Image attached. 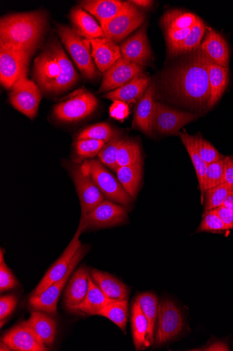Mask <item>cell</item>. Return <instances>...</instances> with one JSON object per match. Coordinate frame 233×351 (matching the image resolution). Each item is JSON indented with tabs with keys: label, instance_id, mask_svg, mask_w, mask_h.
<instances>
[{
	"label": "cell",
	"instance_id": "26",
	"mask_svg": "<svg viewBox=\"0 0 233 351\" xmlns=\"http://www.w3.org/2000/svg\"><path fill=\"white\" fill-rule=\"evenodd\" d=\"M70 19L73 29L82 38L89 40L106 38L102 27L82 8H74Z\"/></svg>",
	"mask_w": 233,
	"mask_h": 351
},
{
	"label": "cell",
	"instance_id": "22",
	"mask_svg": "<svg viewBox=\"0 0 233 351\" xmlns=\"http://www.w3.org/2000/svg\"><path fill=\"white\" fill-rule=\"evenodd\" d=\"M90 273L85 267H81L72 276L64 292V302L68 310L81 304L88 293Z\"/></svg>",
	"mask_w": 233,
	"mask_h": 351
},
{
	"label": "cell",
	"instance_id": "3",
	"mask_svg": "<svg viewBox=\"0 0 233 351\" xmlns=\"http://www.w3.org/2000/svg\"><path fill=\"white\" fill-rule=\"evenodd\" d=\"M46 23V14L42 11L4 16L0 20V43L30 56L41 43Z\"/></svg>",
	"mask_w": 233,
	"mask_h": 351
},
{
	"label": "cell",
	"instance_id": "9",
	"mask_svg": "<svg viewBox=\"0 0 233 351\" xmlns=\"http://www.w3.org/2000/svg\"><path fill=\"white\" fill-rule=\"evenodd\" d=\"M41 99L40 88L27 78V73L15 83L10 95L12 105L31 119L37 115Z\"/></svg>",
	"mask_w": 233,
	"mask_h": 351
},
{
	"label": "cell",
	"instance_id": "45",
	"mask_svg": "<svg viewBox=\"0 0 233 351\" xmlns=\"http://www.w3.org/2000/svg\"><path fill=\"white\" fill-rule=\"evenodd\" d=\"M4 249L0 250V291L1 293L16 288L18 281L4 260Z\"/></svg>",
	"mask_w": 233,
	"mask_h": 351
},
{
	"label": "cell",
	"instance_id": "28",
	"mask_svg": "<svg viewBox=\"0 0 233 351\" xmlns=\"http://www.w3.org/2000/svg\"><path fill=\"white\" fill-rule=\"evenodd\" d=\"M89 282V290L84 301L81 304L70 308L69 311L89 315H97L100 311L113 302L98 288L90 276Z\"/></svg>",
	"mask_w": 233,
	"mask_h": 351
},
{
	"label": "cell",
	"instance_id": "44",
	"mask_svg": "<svg viewBox=\"0 0 233 351\" xmlns=\"http://www.w3.org/2000/svg\"><path fill=\"white\" fill-rule=\"evenodd\" d=\"M228 230L219 216L213 210L205 212L196 232H221Z\"/></svg>",
	"mask_w": 233,
	"mask_h": 351
},
{
	"label": "cell",
	"instance_id": "31",
	"mask_svg": "<svg viewBox=\"0 0 233 351\" xmlns=\"http://www.w3.org/2000/svg\"><path fill=\"white\" fill-rule=\"evenodd\" d=\"M116 173L124 189L133 199H135L141 182L143 162L119 167Z\"/></svg>",
	"mask_w": 233,
	"mask_h": 351
},
{
	"label": "cell",
	"instance_id": "20",
	"mask_svg": "<svg viewBox=\"0 0 233 351\" xmlns=\"http://www.w3.org/2000/svg\"><path fill=\"white\" fill-rule=\"evenodd\" d=\"M155 84L152 83L136 108L134 125L143 133L152 135L153 132V119L156 108Z\"/></svg>",
	"mask_w": 233,
	"mask_h": 351
},
{
	"label": "cell",
	"instance_id": "32",
	"mask_svg": "<svg viewBox=\"0 0 233 351\" xmlns=\"http://www.w3.org/2000/svg\"><path fill=\"white\" fill-rule=\"evenodd\" d=\"M180 137L190 156L191 160L195 169L199 183V189L201 190L203 201L204 197L205 196L204 178L208 165L202 160V158L199 155L195 145V136H191L187 133H180Z\"/></svg>",
	"mask_w": 233,
	"mask_h": 351
},
{
	"label": "cell",
	"instance_id": "18",
	"mask_svg": "<svg viewBox=\"0 0 233 351\" xmlns=\"http://www.w3.org/2000/svg\"><path fill=\"white\" fill-rule=\"evenodd\" d=\"M4 344L10 350L16 351H46V346L28 327L26 322H23L3 337Z\"/></svg>",
	"mask_w": 233,
	"mask_h": 351
},
{
	"label": "cell",
	"instance_id": "39",
	"mask_svg": "<svg viewBox=\"0 0 233 351\" xmlns=\"http://www.w3.org/2000/svg\"><path fill=\"white\" fill-rule=\"evenodd\" d=\"M125 140V138L119 136L107 143L98 154L100 161L114 171H117L119 168L117 162L118 154L121 145Z\"/></svg>",
	"mask_w": 233,
	"mask_h": 351
},
{
	"label": "cell",
	"instance_id": "25",
	"mask_svg": "<svg viewBox=\"0 0 233 351\" xmlns=\"http://www.w3.org/2000/svg\"><path fill=\"white\" fill-rule=\"evenodd\" d=\"M80 4L84 10L92 14L102 25L124 10L127 2L119 0H85Z\"/></svg>",
	"mask_w": 233,
	"mask_h": 351
},
{
	"label": "cell",
	"instance_id": "49",
	"mask_svg": "<svg viewBox=\"0 0 233 351\" xmlns=\"http://www.w3.org/2000/svg\"><path fill=\"white\" fill-rule=\"evenodd\" d=\"M223 183L228 184L233 189V156L225 158Z\"/></svg>",
	"mask_w": 233,
	"mask_h": 351
},
{
	"label": "cell",
	"instance_id": "24",
	"mask_svg": "<svg viewBox=\"0 0 233 351\" xmlns=\"http://www.w3.org/2000/svg\"><path fill=\"white\" fill-rule=\"evenodd\" d=\"M26 324L45 346L53 343L57 334V324L54 318L48 313L36 310L31 311Z\"/></svg>",
	"mask_w": 233,
	"mask_h": 351
},
{
	"label": "cell",
	"instance_id": "42",
	"mask_svg": "<svg viewBox=\"0 0 233 351\" xmlns=\"http://www.w3.org/2000/svg\"><path fill=\"white\" fill-rule=\"evenodd\" d=\"M106 144L107 143L104 141L93 139L77 141L74 145L77 158L80 159V160L93 158L102 151Z\"/></svg>",
	"mask_w": 233,
	"mask_h": 351
},
{
	"label": "cell",
	"instance_id": "6",
	"mask_svg": "<svg viewBox=\"0 0 233 351\" xmlns=\"http://www.w3.org/2000/svg\"><path fill=\"white\" fill-rule=\"evenodd\" d=\"M145 19L144 13L128 1L124 10L101 27L107 38L118 43L143 25Z\"/></svg>",
	"mask_w": 233,
	"mask_h": 351
},
{
	"label": "cell",
	"instance_id": "47",
	"mask_svg": "<svg viewBox=\"0 0 233 351\" xmlns=\"http://www.w3.org/2000/svg\"><path fill=\"white\" fill-rule=\"evenodd\" d=\"M110 116L118 121H123L129 114V109L127 104L116 101L110 107Z\"/></svg>",
	"mask_w": 233,
	"mask_h": 351
},
{
	"label": "cell",
	"instance_id": "19",
	"mask_svg": "<svg viewBox=\"0 0 233 351\" xmlns=\"http://www.w3.org/2000/svg\"><path fill=\"white\" fill-rule=\"evenodd\" d=\"M90 42L95 64L102 73H105L122 57L120 47L107 38L90 40Z\"/></svg>",
	"mask_w": 233,
	"mask_h": 351
},
{
	"label": "cell",
	"instance_id": "51",
	"mask_svg": "<svg viewBox=\"0 0 233 351\" xmlns=\"http://www.w3.org/2000/svg\"><path fill=\"white\" fill-rule=\"evenodd\" d=\"M129 3L138 8H141L143 9H148L154 3L153 1H150V0H132V1H129Z\"/></svg>",
	"mask_w": 233,
	"mask_h": 351
},
{
	"label": "cell",
	"instance_id": "1",
	"mask_svg": "<svg viewBox=\"0 0 233 351\" xmlns=\"http://www.w3.org/2000/svg\"><path fill=\"white\" fill-rule=\"evenodd\" d=\"M165 74L166 88L183 103L202 110L209 109L211 99L206 56L198 48Z\"/></svg>",
	"mask_w": 233,
	"mask_h": 351
},
{
	"label": "cell",
	"instance_id": "13",
	"mask_svg": "<svg viewBox=\"0 0 233 351\" xmlns=\"http://www.w3.org/2000/svg\"><path fill=\"white\" fill-rule=\"evenodd\" d=\"M70 173L74 180L79 195L81 216L91 212L100 203L105 201V196L98 188L90 175L81 166L75 165L71 167Z\"/></svg>",
	"mask_w": 233,
	"mask_h": 351
},
{
	"label": "cell",
	"instance_id": "5",
	"mask_svg": "<svg viewBox=\"0 0 233 351\" xmlns=\"http://www.w3.org/2000/svg\"><path fill=\"white\" fill-rule=\"evenodd\" d=\"M83 166L106 198L126 208L131 206L133 198L102 162L92 159L85 161Z\"/></svg>",
	"mask_w": 233,
	"mask_h": 351
},
{
	"label": "cell",
	"instance_id": "52",
	"mask_svg": "<svg viewBox=\"0 0 233 351\" xmlns=\"http://www.w3.org/2000/svg\"><path fill=\"white\" fill-rule=\"evenodd\" d=\"M223 206L233 212V191L228 196Z\"/></svg>",
	"mask_w": 233,
	"mask_h": 351
},
{
	"label": "cell",
	"instance_id": "21",
	"mask_svg": "<svg viewBox=\"0 0 233 351\" xmlns=\"http://www.w3.org/2000/svg\"><path fill=\"white\" fill-rule=\"evenodd\" d=\"M150 77L141 75L123 86L108 92L105 98L113 101H122L126 104L136 103L139 101L151 84Z\"/></svg>",
	"mask_w": 233,
	"mask_h": 351
},
{
	"label": "cell",
	"instance_id": "14",
	"mask_svg": "<svg viewBox=\"0 0 233 351\" xmlns=\"http://www.w3.org/2000/svg\"><path fill=\"white\" fill-rule=\"evenodd\" d=\"M82 233L81 230L78 228L69 245L66 247L59 258L49 269L31 296L40 295L49 287L60 280L66 276L75 254L83 245L80 241V237Z\"/></svg>",
	"mask_w": 233,
	"mask_h": 351
},
{
	"label": "cell",
	"instance_id": "2",
	"mask_svg": "<svg viewBox=\"0 0 233 351\" xmlns=\"http://www.w3.org/2000/svg\"><path fill=\"white\" fill-rule=\"evenodd\" d=\"M34 75L40 88L47 93H61L73 87L79 77L57 39L51 40L36 58Z\"/></svg>",
	"mask_w": 233,
	"mask_h": 351
},
{
	"label": "cell",
	"instance_id": "34",
	"mask_svg": "<svg viewBox=\"0 0 233 351\" xmlns=\"http://www.w3.org/2000/svg\"><path fill=\"white\" fill-rule=\"evenodd\" d=\"M142 311L146 316L149 324L148 340L150 344L154 341V329L159 314L158 300L154 294L144 293L136 300Z\"/></svg>",
	"mask_w": 233,
	"mask_h": 351
},
{
	"label": "cell",
	"instance_id": "46",
	"mask_svg": "<svg viewBox=\"0 0 233 351\" xmlns=\"http://www.w3.org/2000/svg\"><path fill=\"white\" fill-rule=\"evenodd\" d=\"M18 299L14 295H2L0 298V320L5 321V319L11 315L16 307Z\"/></svg>",
	"mask_w": 233,
	"mask_h": 351
},
{
	"label": "cell",
	"instance_id": "35",
	"mask_svg": "<svg viewBox=\"0 0 233 351\" xmlns=\"http://www.w3.org/2000/svg\"><path fill=\"white\" fill-rule=\"evenodd\" d=\"M97 315L109 319L124 333L128 321V300L113 301L100 311Z\"/></svg>",
	"mask_w": 233,
	"mask_h": 351
},
{
	"label": "cell",
	"instance_id": "16",
	"mask_svg": "<svg viewBox=\"0 0 233 351\" xmlns=\"http://www.w3.org/2000/svg\"><path fill=\"white\" fill-rule=\"evenodd\" d=\"M142 66L121 57L104 75L98 93L112 91L142 75Z\"/></svg>",
	"mask_w": 233,
	"mask_h": 351
},
{
	"label": "cell",
	"instance_id": "7",
	"mask_svg": "<svg viewBox=\"0 0 233 351\" xmlns=\"http://www.w3.org/2000/svg\"><path fill=\"white\" fill-rule=\"evenodd\" d=\"M184 328L183 316L176 304L169 300L159 305L158 326L154 343L162 346L176 338Z\"/></svg>",
	"mask_w": 233,
	"mask_h": 351
},
{
	"label": "cell",
	"instance_id": "38",
	"mask_svg": "<svg viewBox=\"0 0 233 351\" xmlns=\"http://www.w3.org/2000/svg\"><path fill=\"white\" fill-rule=\"evenodd\" d=\"M117 162L118 167L143 162L139 144L126 139L119 149Z\"/></svg>",
	"mask_w": 233,
	"mask_h": 351
},
{
	"label": "cell",
	"instance_id": "37",
	"mask_svg": "<svg viewBox=\"0 0 233 351\" xmlns=\"http://www.w3.org/2000/svg\"><path fill=\"white\" fill-rule=\"evenodd\" d=\"M205 33L206 25L204 22L199 18L196 23L192 27L189 35L179 46L174 56L191 53L197 49L202 45Z\"/></svg>",
	"mask_w": 233,
	"mask_h": 351
},
{
	"label": "cell",
	"instance_id": "43",
	"mask_svg": "<svg viewBox=\"0 0 233 351\" xmlns=\"http://www.w3.org/2000/svg\"><path fill=\"white\" fill-rule=\"evenodd\" d=\"M195 141L200 156L208 166L224 158L210 143L202 136H195Z\"/></svg>",
	"mask_w": 233,
	"mask_h": 351
},
{
	"label": "cell",
	"instance_id": "10",
	"mask_svg": "<svg viewBox=\"0 0 233 351\" xmlns=\"http://www.w3.org/2000/svg\"><path fill=\"white\" fill-rule=\"evenodd\" d=\"M87 248L82 245L75 254L68 273L60 280L51 285L42 293L37 296H31L29 306L36 311H42L48 314L57 313V302L62 290L76 267L84 257Z\"/></svg>",
	"mask_w": 233,
	"mask_h": 351
},
{
	"label": "cell",
	"instance_id": "15",
	"mask_svg": "<svg viewBox=\"0 0 233 351\" xmlns=\"http://www.w3.org/2000/svg\"><path fill=\"white\" fill-rule=\"evenodd\" d=\"M195 118L194 114L178 111L156 102L153 130L164 135L174 134Z\"/></svg>",
	"mask_w": 233,
	"mask_h": 351
},
{
	"label": "cell",
	"instance_id": "27",
	"mask_svg": "<svg viewBox=\"0 0 233 351\" xmlns=\"http://www.w3.org/2000/svg\"><path fill=\"white\" fill-rule=\"evenodd\" d=\"M90 276L100 289L111 300L122 301L127 300L128 290L120 280L110 275L96 269L90 271Z\"/></svg>",
	"mask_w": 233,
	"mask_h": 351
},
{
	"label": "cell",
	"instance_id": "17",
	"mask_svg": "<svg viewBox=\"0 0 233 351\" xmlns=\"http://www.w3.org/2000/svg\"><path fill=\"white\" fill-rule=\"evenodd\" d=\"M122 57L141 66L147 65L152 52L146 34V27L143 26L137 33L126 40L120 47Z\"/></svg>",
	"mask_w": 233,
	"mask_h": 351
},
{
	"label": "cell",
	"instance_id": "29",
	"mask_svg": "<svg viewBox=\"0 0 233 351\" xmlns=\"http://www.w3.org/2000/svg\"><path fill=\"white\" fill-rule=\"evenodd\" d=\"M207 71L211 89V99L209 109L219 101L225 91L228 82V68L214 63L206 56Z\"/></svg>",
	"mask_w": 233,
	"mask_h": 351
},
{
	"label": "cell",
	"instance_id": "41",
	"mask_svg": "<svg viewBox=\"0 0 233 351\" xmlns=\"http://www.w3.org/2000/svg\"><path fill=\"white\" fill-rule=\"evenodd\" d=\"M225 158L208 166L204 178V191L223 183Z\"/></svg>",
	"mask_w": 233,
	"mask_h": 351
},
{
	"label": "cell",
	"instance_id": "11",
	"mask_svg": "<svg viewBox=\"0 0 233 351\" xmlns=\"http://www.w3.org/2000/svg\"><path fill=\"white\" fill-rule=\"evenodd\" d=\"M126 217V211L122 206L105 200L91 212L81 216L79 228L83 232L90 228L113 227L121 224Z\"/></svg>",
	"mask_w": 233,
	"mask_h": 351
},
{
	"label": "cell",
	"instance_id": "50",
	"mask_svg": "<svg viewBox=\"0 0 233 351\" xmlns=\"http://www.w3.org/2000/svg\"><path fill=\"white\" fill-rule=\"evenodd\" d=\"M206 351H227L229 350L228 346L223 342H215L211 345L208 346L203 348Z\"/></svg>",
	"mask_w": 233,
	"mask_h": 351
},
{
	"label": "cell",
	"instance_id": "48",
	"mask_svg": "<svg viewBox=\"0 0 233 351\" xmlns=\"http://www.w3.org/2000/svg\"><path fill=\"white\" fill-rule=\"evenodd\" d=\"M221 219L228 230L233 229V212L222 206L213 210Z\"/></svg>",
	"mask_w": 233,
	"mask_h": 351
},
{
	"label": "cell",
	"instance_id": "33",
	"mask_svg": "<svg viewBox=\"0 0 233 351\" xmlns=\"http://www.w3.org/2000/svg\"><path fill=\"white\" fill-rule=\"evenodd\" d=\"M198 17L193 14L182 10H171L161 19V26L164 31L191 28L197 21Z\"/></svg>",
	"mask_w": 233,
	"mask_h": 351
},
{
	"label": "cell",
	"instance_id": "12",
	"mask_svg": "<svg viewBox=\"0 0 233 351\" xmlns=\"http://www.w3.org/2000/svg\"><path fill=\"white\" fill-rule=\"evenodd\" d=\"M97 106L98 101L92 93L81 91L68 101L55 106L54 115L63 122L79 121L90 116Z\"/></svg>",
	"mask_w": 233,
	"mask_h": 351
},
{
	"label": "cell",
	"instance_id": "23",
	"mask_svg": "<svg viewBox=\"0 0 233 351\" xmlns=\"http://www.w3.org/2000/svg\"><path fill=\"white\" fill-rule=\"evenodd\" d=\"M200 48L212 62L228 68L229 48L226 41L217 31L208 27L206 38Z\"/></svg>",
	"mask_w": 233,
	"mask_h": 351
},
{
	"label": "cell",
	"instance_id": "8",
	"mask_svg": "<svg viewBox=\"0 0 233 351\" xmlns=\"http://www.w3.org/2000/svg\"><path fill=\"white\" fill-rule=\"evenodd\" d=\"M29 56L21 50L0 43V80L5 88L12 89L27 73Z\"/></svg>",
	"mask_w": 233,
	"mask_h": 351
},
{
	"label": "cell",
	"instance_id": "36",
	"mask_svg": "<svg viewBox=\"0 0 233 351\" xmlns=\"http://www.w3.org/2000/svg\"><path fill=\"white\" fill-rule=\"evenodd\" d=\"M119 136L109 123H100L87 127L81 132L77 137V141L93 139L107 143Z\"/></svg>",
	"mask_w": 233,
	"mask_h": 351
},
{
	"label": "cell",
	"instance_id": "30",
	"mask_svg": "<svg viewBox=\"0 0 233 351\" xmlns=\"http://www.w3.org/2000/svg\"><path fill=\"white\" fill-rule=\"evenodd\" d=\"M131 326L133 340L137 350L152 346L148 340V319L136 301L131 308Z\"/></svg>",
	"mask_w": 233,
	"mask_h": 351
},
{
	"label": "cell",
	"instance_id": "40",
	"mask_svg": "<svg viewBox=\"0 0 233 351\" xmlns=\"http://www.w3.org/2000/svg\"><path fill=\"white\" fill-rule=\"evenodd\" d=\"M233 189L225 183L208 189L205 193V210H211L222 206Z\"/></svg>",
	"mask_w": 233,
	"mask_h": 351
},
{
	"label": "cell",
	"instance_id": "4",
	"mask_svg": "<svg viewBox=\"0 0 233 351\" xmlns=\"http://www.w3.org/2000/svg\"><path fill=\"white\" fill-rule=\"evenodd\" d=\"M57 33L83 77L94 79L96 71L90 40L80 36L73 28L63 25H57Z\"/></svg>",
	"mask_w": 233,
	"mask_h": 351
}]
</instances>
